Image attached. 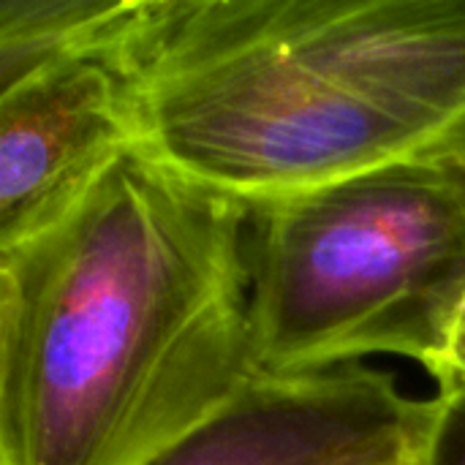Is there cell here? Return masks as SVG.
Wrapping results in <instances>:
<instances>
[{"instance_id": "cell-1", "label": "cell", "mask_w": 465, "mask_h": 465, "mask_svg": "<svg viewBox=\"0 0 465 465\" xmlns=\"http://www.w3.org/2000/svg\"><path fill=\"white\" fill-rule=\"evenodd\" d=\"M251 207L136 147L0 251V465H142L262 371Z\"/></svg>"}, {"instance_id": "cell-2", "label": "cell", "mask_w": 465, "mask_h": 465, "mask_svg": "<svg viewBox=\"0 0 465 465\" xmlns=\"http://www.w3.org/2000/svg\"><path fill=\"white\" fill-rule=\"evenodd\" d=\"M465 302V158L403 161L251 207L256 368L302 376L362 357L447 371Z\"/></svg>"}, {"instance_id": "cell-3", "label": "cell", "mask_w": 465, "mask_h": 465, "mask_svg": "<svg viewBox=\"0 0 465 465\" xmlns=\"http://www.w3.org/2000/svg\"><path fill=\"white\" fill-rule=\"evenodd\" d=\"M142 0L112 30L0 90V251L63 218L125 153L144 147L131 38Z\"/></svg>"}, {"instance_id": "cell-4", "label": "cell", "mask_w": 465, "mask_h": 465, "mask_svg": "<svg viewBox=\"0 0 465 465\" xmlns=\"http://www.w3.org/2000/svg\"><path fill=\"white\" fill-rule=\"evenodd\" d=\"M428 420L430 401L360 365L259 373L142 465L411 463Z\"/></svg>"}, {"instance_id": "cell-5", "label": "cell", "mask_w": 465, "mask_h": 465, "mask_svg": "<svg viewBox=\"0 0 465 465\" xmlns=\"http://www.w3.org/2000/svg\"><path fill=\"white\" fill-rule=\"evenodd\" d=\"M411 465H465V381L439 390Z\"/></svg>"}, {"instance_id": "cell-6", "label": "cell", "mask_w": 465, "mask_h": 465, "mask_svg": "<svg viewBox=\"0 0 465 465\" xmlns=\"http://www.w3.org/2000/svg\"><path fill=\"white\" fill-rule=\"evenodd\" d=\"M465 381V302L458 313V322L452 327V338H450V349H447V371L444 379L439 381V390Z\"/></svg>"}, {"instance_id": "cell-7", "label": "cell", "mask_w": 465, "mask_h": 465, "mask_svg": "<svg viewBox=\"0 0 465 465\" xmlns=\"http://www.w3.org/2000/svg\"><path fill=\"white\" fill-rule=\"evenodd\" d=\"M411 460H414V458H411ZM398 465H411V463H398Z\"/></svg>"}]
</instances>
